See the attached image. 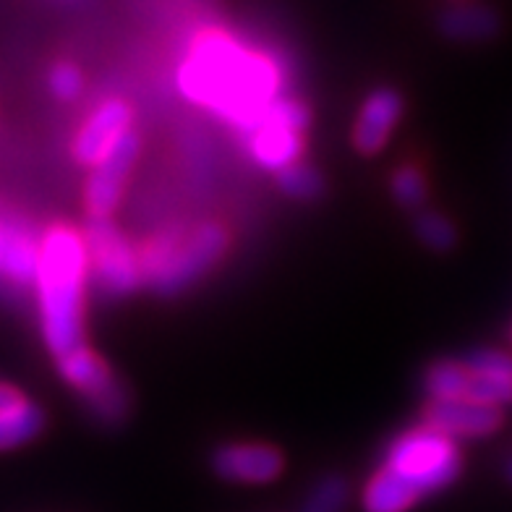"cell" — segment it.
Listing matches in <instances>:
<instances>
[{"label":"cell","mask_w":512,"mask_h":512,"mask_svg":"<svg viewBox=\"0 0 512 512\" xmlns=\"http://www.w3.org/2000/svg\"><path fill=\"white\" fill-rule=\"evenodd\" d=\"M392 191L405 207H421L426 199V178L416 168H400L392 178Z\"/></svg>","instance_id":"22"},{"label":"cell","mask_w":512,"mask_h":512,"mask_svg":"<svg viewBox=\"0 0 512 512\" xmlns=\"http://www.w3.org/2000/svg\"><path fill=\"white\" fill-rule=\"evenodd\" d=\"M306 126H309V110L304 102L293 97H277L241 136L254 162L280 173L304 155Z\"/></svg>","instance_id":"5"},{"label":"cell","mask_w":512,"mask_h":512,"mask_svg":"<svg viewBox=\"0 0 512 512\" xmlns=\"http://www.w3.org/2000/svg\"><path fill=\"white\" fill-rule=\"evenodd\" d=\"M384 471L403 481L418 499L439 492L458 479L460 450L458 442L434 426H416L400 434L384 455Z\"/></svg>","instance_id":"4"},{"label":"cell","mask_w":512,"mask_h":512,"mask_svg":"<svg viewBox=\"0 0 512 512\" xmlns=\"http://www.w3.org/2000/svg\"><path fill=\"white\" fill-rule=\"evenodd\" d=\"M212 465L220 479L236 484H270L283 473V452L259 442L225 445L215 452Z\"/></svg>","instance_id":"11"},{"label":"cell","mask_w":512,"mask_h":512,"mask_svg":"<svg viewBox=\"0 0 512 512\" xmlns=\"http://www.w3.org/2000/svg\"><path fill=\"white\" fill-rule=\"evenodd\" d=\"M48 84L50 92H53L58 100L71 102L81 95V89H84V76H81V71L74 63H58V66H53V71H50Z\"/></svg>","instance_id":"23"},{"label":"cell","mask_w":512,"mask_h":512,"mask_svg":"<svg viewBox=\"0 0 512 512\" xmlns=\"http://www.w3.org/2000/svg\"><path fill=\"white\" fill-rule=\"evenodd\" d=\"M58 369L74 390L81 392V398L102 421H118L126 413V392L118 384L110 366L89 348H76L68 356L58 358Z\"/></svg>","instance_id":"7"},{"label":"cell","mask_w":512,"mask_h":512,"mask_svg":"<svg viewBox=\"0 0 512 512\" xmlns=\"http://www.w3.org/2000/svg\"><path fill=\"white\" fill-rule=\"evenodd\" d=\"M497 29V14L476 3H458L442 14V32L452 40H486Z\"/></svg>","instance_id":"16"},{"label":"cell","mask_w":512,"mask_h":512,"mask_svg":"<svg viewBox=\"0 0 512 512\" xmlns=\"http://www.w3.org/2000/svg\"><path fill=\"white\" fill-rule=\"evenodd\" d=\"M403 113V100L392 89H377L366 97L353 128V144L361 155H374L387 144Z\"/></svg>","instance_id":"14"},{"label":"cell","mask_w":512,"mask_h":512,"mask_svg":"<svg viewBox=\"0 0 512 512\" xmlns=\"http://www.w3.org/2000/svg\"><path fill=\"white\" fill-rule=\"evenodd\" d=\"M277 181H280V189L293 196V199H314V196L322 194L324 186L322 176L304 162H293L285 170H280Z\"/></svg>","instance_id":"19"},{"label":"cell","mask_w":512,"mask_h":512,"mask_svg":"<svg viewBox=\"0 0 512 512\" xmlns=\"http://www.w3.org/2000/svg\"><path fill=\"white\" fill-rule=\"evenodd\" d=\"M468 369V400L481 405L512 403V356L502 351H476L463 361Z\"/></svg>","instance_id":"13"},{"label":"cell","mask_w":512,"mask_h":512,"mask_svg":"<svg viewBox=\"0 0 512 512\" xmlns=\"http://www.w3.org/2000/svg\"><path fill=\"white\" fill-rule=\"evenodd\" d=\"M416 233L429 249L445 251L455 243V228H452V223L447 217L437 215V212H424V215H418Z\"/></svg>","instance_id":"21"},{"label":"cell","mask_w":512,"mask_h":512,"mask_svg":"<svg viewBox=\"0 0 512 512\" xmlns=\"http://www.w3.org/2000/svg\"><path fill=\"white\" fill-rule=\"evenodd\" d=\"M40 241L19 215L0 209V280L27 285L37 277Z\"/></svg>","instance_id":"10"},{"label":"cell","mask_w":512,"mask_h":512,"mask_svg":"<svg viewBox=\"0 0 512 512\" xmlns=\"http://www.w3.org/2000/svg\"><path fill=\"white\" fill-rule=\"evenodd\" d=\"M468 379V369L460 361H437L426 371V395L432 400L468 398Z\"/></svg>","instance_id":"18"},{"label":"cell","mask_w":512,"mask_h":512,"mask_svg":"<svg viewBox=\"0 0 512 512\" xmlns=\"http://www.w3.org/2000/svg\"><path fill=\"white\" fill-rule=\"evenodd\" d=\"M361 502L366 512H408L416 505L418 497L390 471L379 468L366 484Z\"/></svg>","instance_id":"17"},{"label":"cell","mask_w":512,"mask_h":512,"mask_svg":"<svg viewBox=\"0 0 512 512\" xmlns=\"http://www.w3.org/2000/svg\"><path fill=\"white\" fill-rule=\"evenodd\" d=\"M45 426V416L32 400L11 384L0 382V452L32 442Z\"/></svg>","instance_id":"15"},{"label":"cell","mask_w":512,"mask_h":512,"mask_svg":"<svg viewBox=\"0 0 512 512\" xmlns=\"http://www.w3.org/2000/svg\"><path fill=\"white\" fill-rule=\"evenodd\" d=\"M84 241H87L89 270L105 293L123 296L142 285V254L110 223V217H89Z\"/></svg>","instance_id":"6"},{"label":"cell","mask_w":512,"mask_h":512,"mask_svg":"<svg viewBox=\"0 0 512 512\" xmlns=\"http://www.w3.org/2000/svg\"><path fill=\"white\" fill-rule=\"evenodd\" d=\"M183 95L225 118L238 131L280 97V68L270 55L243 48L225 32H204L181 66Z\"/></svg>","instance_id":"1"},{"label":"cell","mask_w":512,"mask_h":512,"mask_svg":"<svg viewBox=\"0 0 512 512\" xmlns=\"http://www.w3.org/2000/svg\"><path fill=\"white\" fill-rule=\"evenodd\" d=\"M348 497H351L348 484L337 476H330L311 489L304 512H343L348 507Z\"/></svg>","instance_id":"20"},{"label":"cell","mask_w":512,"mask_h":512,"mask_svg":"<svg viewBox=\"0 0 512 512\" xmlns=\"http://www.w3.org/2000/svg\"><path fill=\"white\" fill-rule=\"evenodd\" d=\"M507 479H510V484H512V458H510V463H507Z\"/></svg>","instance_id":"24"},{"label":"cell","mask_w":512,"mask_h":512,"mask_svg":"<svg viewBox=\"0 0 512 512\" xmlns=\"http://www.w3.org/2000/svg\"><path fill=\"white\" fill-rule=\"evenodd\" d=\"M228 249V233L220 225L191 230H165L144 246L142 270L157 293H178L207 275Z\"/></svg>","instance_id":"3"},{"label":"cell","mask_w":512,"mask_h":512,"mask_svg":"<svg viewBox=\"0 0 512 512\" xmlns=\"http://www.w3.org/2000/svg\"><path fill=\"white\" fill-rule=\"evenodd\" d=\"M89 256L84 233L71 225H53L40 241L37 264V301L42 337L58 358L81 348V309Z\"/></svg>","instance_id":"2"},{"label":"cell","mask_w":512,"mask_h":512,"mask_svg":"<svg viewBox=\"0 0 512 512\" xmlns=\"http://www.w3.org/2000/svg\"><path fill=\"white\" fill-rule=\"evenodd\" d=\"M136 155H139V136L131 131L105 160L92 168L87 178V191H84L89 217H110V212L118 207Z\"/></svg>","instance_id":"9"},{"label":"cell","mask_w":512,"mask_h":512,"mask_svg":"<svg viewBox=\"0 0 512 512\" xmlns=\"http://www.w3.org/2000/svg\"><path fill=\"white\" fill-rule=\"evenodd\" d=\"M426 424L450 439L458 437H489L502 426V413L492 405L476 400H432L426 408Z\"/></svg>","instance_id":"12"},{"label":"cell","mask_w":512,"mask_h":512,"mask_svg":"<svg viewBox=\"0 0 512 512\" xmlns=\"http://www.w3.org/2000/svg\"><path fill=\"white\" fill-rule=\"evenodd\" d=\"M131 110L121 100H105L81 123L74 139V157L81 165L95 168L131 134Z\"/></svg>","instance_id":"8"}]
</instances>
